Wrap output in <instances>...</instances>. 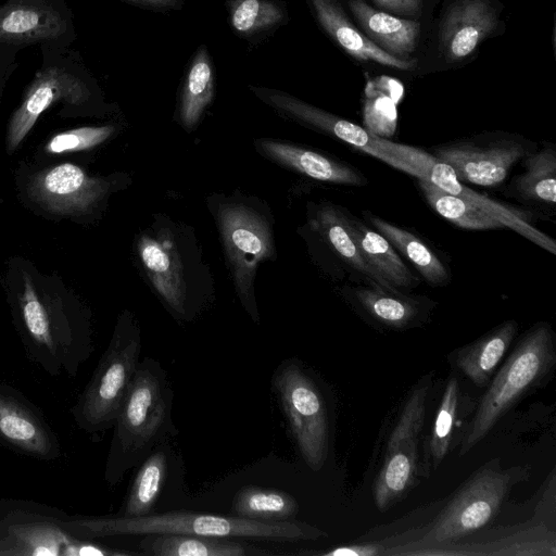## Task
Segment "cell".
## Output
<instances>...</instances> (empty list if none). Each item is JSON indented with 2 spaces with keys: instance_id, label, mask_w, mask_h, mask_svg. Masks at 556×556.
I'll list each match as a JSON object with an SVG mask.
<instances>
[{
  "instance_id": "cell-34",
  "label": "cell",
  "mask_w": 556,
  "mask_h": 556,
  "mask_svg": "<svg viewBox=\"0 0 556 556\" xmlns=\"http://www.w3.org/2000/svg\"><path fill=\"white\" fill-rule=\"evenodd\" d=\"M458 402V381L456 377H451L444 389L431 432L430 453L434 467L440 465L448 452Z\"/></svg>"
},
{
  "instance_id": "cell-16",
  "label": "cell",
  "mask_w": 556,
  "mask_h": 556,
  "mask_svg": "<svg viewBox=\"0 0 556 556\" xmlns=\"http://www.w3.org/2000/svg\"><path fill=\"white\" fill-rule=\"evenodd\" d=\"M306 3L319 29L354 61L416 73V63L395 59L372 43L357 28L341 0H306Z\"/></svg>"
},
{
  "instance_id": "cell-26",
  "label": "cell",
  "mask_w": 556,
  "mask_h": 556,
  "mask_svg": "<svg viewBox=\"0 0 556 556\" xmlns=\"http://www.w3.org/2000/svg\"><path fill=\"white\" fill-rule=\"evenodd\" d=\"M317 227L336 254L368 285L395 289L364 258L350 230L346 212L333 204H325L317 213Z\"/></svg>"
},
{
  "instance_id": "cell-12",
  "label": "cell",
  "mask_w": 556,
  "mask_h": 556,
  "mask_svg": "<svg viewBox=\"0 0 556 556\" xmlns=\"http://www.w3.org/2000/svg\"><path fill=\"white\" fill-rule=\"evenodd\" d=\"M0 440L38 459L52 460L61 455L59 440L42 414L4 384H0Z\"/></svg>"
},
{
  "instance_id": "cell-24",
  "label": "cell",
  "mask_w": 556,
  "mask_h": 556,
  "mask_svg": "<svg viewBox=\"0 0 556 556\" xmlns=\"http://www.w3.org/2000/svg\"><path fill=\"white\" fill-rule=\"evenodd\" d=\"M363 214L376 231L382 235L400 254L405 256L429 285L442 287L448 283L451 277L448 267L421 238L370 212H364Z\"/></svg>"
},
{
  "instance_id": "cell-9",
  "label": "cell",
  "mask_w": 556,
  "mask_h": 556,
  "mask_svg": "<svg viewBox=\"0 0 556 556\" xmlns=\"http://www.w3.org/2000/svg\"><path fill=\"white\" fill-rule=\"evenodd\" d=\"M274 386L304 462L313 470L321 469L328 454L329 430L319 390L293 362L278 368Z\"/></svg>"
},
{
  "instance_id": "cell-32",
  "label": "cell",
  "mask_w": 556,
  "mask_h": 556,
  "mask_svg": "<svg viewBox=\"0 0 556 556\" xmlns=\"http://www.w3.org/2000/svg\"><path fill=\"white\" fill-rule=\"evenodd\" d=\"M298 511L295 498L275 489L245 486L236 493L232 502L233 516L255 520H292Z\"/></svg>"
},
{
  "instance_id": "cell-18",
  "label": "cell",
  "mask_w": 556,
  "mask_h": 556,
  "mask_svg": "<svg viewBox=\"0 0 556 556\" xmlns=\"http://www.w3.org/2000/svg\"><path fill=\"white\" fill-rule=\"evenodd\" d=\"M65 30L63 16L48 5L13 2L0 8V42L21 45L49 41Z\"/></svg>"
},
{
  "instance_id": "cell-30",
  "label": "cell",
  "mask_w": 556,
  "mask_h": 556,
  "mask_svg": "<svg viewBox=\"0 0 556 556\" xmlns=\"http://www.w3.org/2000/svg\"><path fill=\"white\" fill-rule=\"evenodd\" d=\"M168 452L159 444L140 464L130 485L122 516L139 517L153 513L168 470Z\"/></svg>"
},
{
  "instance_id": "cell-36",
  "label": "cell",
  "mask_w": 556,
  "mask_h": 556,
  "mask_svg": "<svg viewBox=\"0 0 556 556\" xmlns=\"http://www.w3.org/2000/svg\"><path fill=\"white\" fill-rule=\"evenodd\" d=\"M113 131L114 126L112 125L71 129L52 137L46 149L53 154L90 149L105 141Z\"/></svg>"
},
{
  "instance_id": "cell-17",
  "label": "cell",
  "mask_w": 556,
  "mask_h": 556,
  "mask_svg": "<svg viewBox=\"0 0 556 556\" xmlns=\"http://www.w3.org/2000/svg\"><path fill=\"white\" fill-rule=\"evenodd\" d=\"M256 143L260 151L273 161L313 179L350 186L367 184L357 168L340 160L277 140L261 139Z\"/></svg>"
},
{
  "instance_id": "cell-29",
  "label": "cell",
  "mask_w": 556,
  "mask_h": 556,
  "mask_svg": "<svg viewBox=\"0 0 556 556\" xmlns=\"http://www.w3.org/2000/svg\"><path fill=\"white\" fill-rule=\"evenodd\" d=\"M352 295L357 304L376 321L402 329L413 323L420 312V302L397 289L375 285L356 287Z\"/></svg>"
},
{
  "instance_id": "cell-38",
  "label": "cell",
  "mask_w": 556,
  "mask_h": 556,
  "mask_svg": "<svg viewBox=\"0 0 556 556\" xmlns=\"http://www.w3.org/2000/svg\"><path fill=\"white\" fill-rule=\"evenodd\" d=\"M372 8L389 14L408 18L430 22L434 9L441 0H365Z\"/></svg>"
},
{
  "instance_id": "cell-1",
  "label": "cell",
  "mask_w": 556,
  "mask_h": 556,
  "mask_svg": "<svg viewBox=\"0 0 556 556\" xmlns=\"http://www.w3.org/2000/svg\"><path fill=\"white\" fill-rule=\"evenodd\" d=\"M61 528L79 540L119 535L186 534L212 538H241L279 542L318 540L327 534L306 522L263 521L238 516L193 511H167L139 517L78 518L61 521Z\"/></svg>"
},
{
  "instance_id": "cell-19",
  "label": "cell",
  "mask_w": 556,
  "mask_h": 556,
  "mask_svg": "<svg viewBox=\"0 0 556 556\" xmlns=\"http://www.w3.org/2000/svg\"><path fill=\"white\" fill-rule=\"evenodd\" d=\"M215 66L208 48L201 43L186 66L178 101L182 126L192 129L201 119L215 93Z\"/></svg>"
},
{
  "instance_id": "cell-13",
  "label": "cell",
  "mask_w": 556,
  "mask_h": 556,
  "mask_svg": "<svg viewBox=\"0 0 556 556\" xmlns=\"http://www.w3.org/2000/svg\"><path fill=\"white\" fill-rule=\"evenodd\" d=\"M410 162L418 170L420 178H426L444 191L486 211L505 227H509L553 255L556 254L555 241L535 228L525 214L466 187L447 164L438 161L431 153L414 148Z\"/></svg>"
},
{
  "instance_id": "cell-11",
  "label": "cell",
  "mask_w": 556,
  "mask_h": 556,
  "mask_svg": "<svg viewBox=\"0 0 556 556\" xmlns=\"http://www.w3.org/2000/svg\"><path fill=\"white\" fill-rule=\"evenodd\" d=\"M108 182L88 176L80 167L64 163L37 173L28 185L30 197L56 214L89 212L105 194Z\"/></svg>"
},
{
  "instance_id": "cell-6",
  "label": "cell",
  "mask_w": 556,
  "mask_h": 556,
  "mask_svg": "<svg viewBox=\"0 0 556 556\" xmlns=\"http://www.w3.org/2000/svg\"><path fill=\"white\" fill-rule=\"evenodd\" d=\"M528 476L527 466L503 469L498 459L484 464L454 494L427 541L448 542L483 528L495 518L513 486Z\"/></svg>"
},
{
  "instance_id": "cell-28",
  "label": "cell",
  "mask_w": 556,
  "mask_h": 556,
  "mask_svg": "<svg viewBox=\"0 0 556 556\" xmlns=\"http://www.w3.org/2000/svg\"><path fill=\"white\" fill-rule=\"evenodd\" d=\"M525 172L511 180L509 190L523 201L543 206L556 202V150L545 146L522 160Z\"/></svg>"
},
{
  "instance_id": "cell-37",
  "label": "cell",
  "mask_w": 556,
  "mask_h": 556,
  "mask_svg": "<svg viewBox=\"0 0 556 556\" xmlns=\"http://www.w3.org/2000/svg\"><path fill=\"white\" fill-rule=\"evenodd\" d=\"M396 101L384 94L367 101L364 114L366 130L377 137H392L396 127Z\"/></svg>"
},
{
  "instance_id": "cell-31",
  "label": "cell",
  "mask_w": 556,
  "mask_h": 556,
  "mask_svg": "<svg viewBox=\"0 0 556 556\" xmlns=\"http://www.w3.org/2000/svg\"><path fill=\"white\" fill-rule=\"evenodd\" d=\"M417 186L429 205L456 226L468 230H489L505 227L486 211L453 195L426 178H417Z\"/></svg>"
},
{
  "instance_id": "cell-8",
  "label": "cell",
  "mask_w": 556,
  "mask_h": 556,
  "mask_svg": "<svg viewBox=\"0 0 556 556\" xmlns=\"http://www.w3.org/2000/svg\"><path fill=\"white\" fill-rule=\"evenodd\" d=\"M535 148L533 141L518 134L484 131L438 144L431 148V154L447 164L459 181L495 187Z\"/></svg>"
},
{
  "instance_id": "cell-35",
  "label": "cell",
  "mask_w": 556,
  "mask_h": 556,
  "mask_svg": "<svg viewBox=\"0 0 556 556\" xmlns=\"http://www.w3.org/2000/svg\"><path fill=\"white\" fill-rule=\"evenodd\" d=\"M428 391L429 382H420L413 390L395 427L390 433L386 452L391 451L404 441L416 440L425 420Z\"/></svg>"
},
{
  "instance_id": "cell-27",
  "label": "cell",
  "mask_w": 556,
  "mask_h": 556,
  "mask_svg": "<svg viewBox=\"0 0 556 556\" xmlns=\"http://www.w3.org/2000/svg\"><path fill=\"white\" fill-rule=\"evenodd\" d=\"M416 465V440L404 441L386 452L383 466L374 485V501L378 509H388L408 492Z\"/></svg>"
},
{
  "instance_id": "cell-40",
  "label": "cell",
  "mask_w": 556,
  "mask_h": 556,
  "mask_svg": "<svg viewBox=\"0 0 556 556\" xmlns=\"http://www.w3.org/2000/svg\"><path fill=\"white\" fill-rule=\"evenodd\" d=\"M381 554V547L374 544L338 546L325 553L326 556H372Z\"/></svg>"
},
{
  "instance_id": "cell-20",
  "label": "cell",
  "mask_w": 556,
  "mask_h": 556,
  "mask_svg": "<svg viewBox=\"0 0 556 556\" xmlns=\"http://www.w3.org/2000/svg\"><path fill=\"white\" fill-rule=\"evenodd\" d=\"M138 252L153 287L178 315L186 314L181 265L174 249L164 242L142 236Z\"/></svg>"
},
{
  "instance_id": "cell-22",
  "label": "cell",
  "mask_w": 556,
  "mask_h": 556,
  "mask_svg": "<svg viewBox=\"0 0 556 556\" xmlns=\"http://www.w3.org/2000/svg\"><path fill=\"white\" fill-rule=\"evenodd\" d=\"M350 230L366 262L393 288L409 289L419 283L397 251L378 231L346 212Z\"/></svg>"
},
{
  "instance_id": "cell-7",
  "label": "cell",
  "mask_w": 556,
  "mask_h": 556,
  "mask_svg": "<svg viewBox=\"0 0 556 556\" xmlns=\"http://www.w3.org/2000/svg\"><path fill=\"white\" fill-rule=\"evenodd\" d=\"M249 90L278 113L337 138L395 169L420 178L418 170L410 163L413 147L371 135L364 127L314 106L286 91L253 85H249Z\"/></svg>"
},
{
  "instance_id": "cell-15",
  "label": "cell",
  "mask_w": 556,
  "mask_h": 556,
  "mask_svg": "<svg viewBox=\"0 0 556 556\" xmlns=\"http://www.w3.org/2000/svg\"><path fill=\"white\" fill-rule=\"evenodd\" d=\"M357 28L391 56L417 64L430 22L402 18L365 0H341Z\"/></svg>"
},
{
  "instance_id": "cell-14",
  "label": "cell",
  "mask_w": 556,
  "mask_h": 556,
  "mask_svg": "<svg viewBox=\"0 0 556 556\" xmlns=\"http://www.w3.org/2000/svg\"><path fill=\"white\" fill-rule=\"evenodd\" d=\"M90 94L85 81L64 68L53 66L41 72L9 122L7 151L12 153L18 147L40 114L52 103L65 101L70 104H83Z\"/></svg>"
},
{
  "instance_id": "cell-2",
  "label": "cell",
  "mask_w": 556,
  "mask_h": 556,
  "mask_svg": "<svg viewBox=\"0 0 556 556\" xmlns=\"http://www.w3.org/2000/svg\"><path fill=\"white\" fill-rule=\"evenodd\" d=\"M173 392L161 364L146 357L139 362L114 422L104 480L111 486L172 433Z\"/></svg>"
},
{
  "instance_id": "cell-3",
  "label": "cell",
  "mask_w": 556,
  "mask_h": 556,
  "mask_svg": "<svg viewBox=\"0 0 556 556\" xmlns=\"http://www.w3.org/2000/svg\"><path fill=\"white\" fill-rule=\"evenodd\" d=\"M418 55L415 74L460 68L479 53L481 45L505 30L500 0H441Z\"/></svg>"
},
{
  "instance_id": "cell-5",
  "label": "cell",
  "mask_w": 556,
  "mask_h": 556,
  "mask_svg": "<svg viewBox=\"0 0 556 556\" xmlns=\"http://www.w3.org/2000/svg\"><path fill=\"white\" fill-rule=\"evenodd\" d=\"M139 329L122 319L102 354L88 384L71 408L77 427L89 434L114 426L139 364Z\"/></svg>"
},
{
  "instance_id": "cell-4",
  "label": "cell",
  "mask_w": 556,
  "mask_h": 556,
  "mask_svg": "<svg viewBox=\"0 0 556 556\" xmlns=\"http://www.w3.org/2000/svg\"><path fill=\"white\" fill-rule=\"evenodd\" d=\"M555 361L549 325H534L517 344L481 397L460 454H465L485 438L500 418L547 376Z\"/></svg>"
},
{
  "instance_id": "cell-33",
  "label": "cell",
  "mask_w": 556,
  "mask_h": 556,
  "mask_svg": "<svg viewBox=\"0 0 556 556\" xmlns=\"http://www.w3.org/2000/svg\"><path fill=\"white\" fill-rule=\"evenodd\" d=\"M10 531L24 547L23 554L27 555H64L74 538L50 523L16 525Z\"/></svg>"
},
{
  "instance_id": "cell-23",
  "label": "cell",
  "mask_w": 556,
  "mask_h": 556,
  "mask_svg": "<svg viewBox=\"0 0 556 556\" xmlns=\"http://www.w3.org/2000/svg\"><path fill=\"white\" fill-rule=\"evenodd\" d=\"M228 24L236 36L258 43L289 23L283 0H227Z\"/></svg>"
},
{
  "instance_id": "cell-39",
  "label": "cell",
  "mask_w": 556,
  "mask_h": 556,
  "mask_svg": "<svg viewBox=\"0 0 556 556\" xmlns=\"http://www.w3.org/2000/svg\"><path fill=\"white\" fill-rule=\"evenodd\" d=\"M142 10L168 13L181 10L187 0H121Z\"/></svg>"
},
{
  "instance_id": "cell-21",
  "label": "cell",
  "mask_w": 556,
  "mask_h": 556,
  "mask_svg": "<svg viewBox=\"0 0 556 556\" xmlns=\"http://www.w3.org/2000/svg\"><path fill=\"white\" fill-rule=\"evenodd\" d=\"M517 330L518 324L515 320H506L464 346L455 357L457 368L475 386L485 387L516 337Z\"/></svg>"
},
{
  "instance_id": "cell-25",
  "label": "cell",
  "mask_w": 556,
  "mask_h": 556,
  "mask_svg": "<svg viewBox=\"0 0 556 556\" xmlns=\"http://www.w3.org/2000/svg\"><path fill=\"white\" fill-rule=\"evenodd\" d=\"M139 548L152 556H247L264 554L240 542L224 538L186 534H146Z\"/></svg>"
},
{
  "instance_id": "cell-10",
  "label": "cell",
  "mask_w": 556,
  "mask_h": 556,
  "mask_svg": "<svg viewBox=\"0 0 556 556\" xmlns=\"http://www.w3.org/2000/svg\"><path fill=\"white\" fill-rule=\"evenodd\" d=\"M219 227L238 292L257 321L253 281L258 263L274 254L270 230L260 215L241 205L224 208L219 213Z\"/></svg>"
}]
</instances>
